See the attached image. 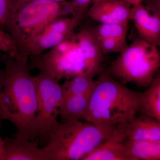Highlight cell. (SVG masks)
Segmentation results:
<instances>
[{"label":"cell","instance_id":"4fadbf2b","mask_svg":"<svg viewBox=\"0 0 160 160\" xmlns=\"http://www.w3.org/2000/svg\"><path fill=\"white\" fill-rule=\"evenodd\" d=\"M6 160H48L35 141L16 137L3 140Z\"/></svg>","mask_w":160,"mask_h":160},{"label":"cell","instance_id":"484cf974","mask_svg":"<svg viewBox=\"0 0 160 160\" xmlns=\"http://www.w3.org/2000/svg\"><path fill=\"white\" fill-rule=\"evenodd\" d=\"M122 1L128 3L132 6H133L138 4H142L144 0H122Z\"/></svg>","mask_w":160,"mask_h":160},{"label":"cell","instance_id":"44dd1931","mask_svg":"<svg viewBox=\"0 0 160 160\" xmlns=\"http://www.w3.org/2000/svg\"><path fill=\"white\" fill-rule=\"evenodd\" d=\"M14 0H0V28L5 30V24Z\"/></svg>","mask_w":160,"mask_h":160},{"label":"cell","instance_id":"7c38bea8","mask_svg":"<svg viewBox=\"0 0 160 160\" xmlns=\"http://www.w3.org/2000/svg\"><path fill=\"white\" fill-rule=\"evenodd\" d=\"M125 139L160 142V121L142 113L122 124Z\"/></svg>","mask_w":160,"mask_h":160},{"label":"cell","instance_id":"30bf717a","mask_svg":"<svg viewBox=\"0 0 160 160\" xmlns=\"http://www.w3.org/2000/svg\"><path fill=\"white\" fill-rule=\"evenodd\" d=\"M131 7L122 0H99L91 5L86 14L101 23H128Z\"/></svg>","mask_w":160,"mask_h":160},{"label":"cell","instance_id":"6da1fadb","mask_svg":"<svg viewBox=\"0 0 160 160\" xmlns=\"http://www.w3.org/2000/svg\"><path fill=\"white\" fill-rule=\"evenodd\" d=\"M29 57L5 54L6 78L0 92V119L8 120L16 128L17 137L35 141L38 137L37 86L29 72Z\"/></svg>","mask_w":160,"mask_h":160},{"label":"cell","instance_id":"8fae6325","mask_svg":"<svg viewBox=\"0 0 160 160\" xmlns=\"http://www.w3.org/2000/svg\"><path fill=\"white\" fill-rule=\"evenodd\" d=\"M122 124L114 126L107 138L82 160H130L124 149Z\"/></svg>","mask_w":160,"mask_h":160},{"label":"cell","instance_id":"2e32d148","mask_svg":"<svg viewBox=\"0 0 160 160\" xmlns=\"http://www.w3.org/2000/svg\"><path fill=\"white\" fill-rule=\"evenodd\" d=\"M147 90L142 93L140 111L160 121V74L156 75Z\"/></svg>","mask_w":160,"mask_h":160},{"label":"cell","instance_id":"5b68a950","mask_svg":"<svg viewBox=\"0 0 160 160\" xmlns=\"http://www.w3.org/2000/svg\"><path fill=\"white\" fill-rule=\"evenodd\" d=\"M78 12L71 1H32L9 10L5 30L16 43L19 54L24 55L27 41L39 29L55 19L77 14Z\"/></svg>","mask_w":160,"mask_h":160},{"label":"cell","instance_id":"8992f818","mask_svg":"<svg viewBox=\"0 0 160 160\" xmlns=\"http://www.w3.org/2000/svg\"><path fill=\"white\" fill-rule=\"evenodd\" d=\"M158 47L140 37L136 38L112 62L109 73L122 82L149 86L160 66Z\"/></svg>","mask_w":160,"mask_h":160},{"label":"cell","instance_id":"9a60e30c","mask_svg":"<svg viewBox=\"0 0 160 160\" xmlns=\"http://www.w3.org/2000/svg\"><path fill=\"white\" fill-rule=\"evenodd\" d=\"M124 146L130 160H160V142L125 139Z\"/></svg>","mask_w":160,"mask_h":160},{"label":"cell","instance_id":"277c9868","mask_svg":"<svg viewBox=\"0 0 160 160\" xmlns=\"http://www.w3.org/2000/svg\"><path fill=\"white\" fill-rule=\"evenodd\" d=\"M113 127L80 120L58 122L47 145L42 148L48 160H82L109 136Z\"/></svg>","mask_w":160,"mask_h":160},{"label":"cell","instance_id":"ba28073f","mask_svg":"<svg viewBox=\"0 0 160 160\" xmlns=\"http://www.w3.org/2000/svg\"><path fill=\"white\" fill-rule=\"evenodd\" d=\"M86 14L82 12L50 21L29 38L24 54L29 58L38 56L62 42L76 31Z\"/></svg>","mask_w":160,"mask_h":160},{"label":"cell","instance_id":"ffe728a7","mask_svg":"<svg viewBox=\"0 0 160 160\" xmlns=\"http://www.w3.org/2000/svg\"><path fill=\"white\" fill-rule=\"evenodd\" d=\"M17 57L19 55L16 43L9 32L0 28V52Z\"/></svg>","mask_w":160,"mask_h":160},{"label":"cell","instance_id":"ac0fdd59","mask_svg":"<svg viewBox=\"0 0 160 160\" xmlns=\"http://www.w3.org/2000/svg\"><path fill=\"white\" fill-rule=\"evenodd\" d=\"M128 23H101L92 28L96 38L126 39Z\"/></svg>","mask_w":160,"mask_h":160},{"label":"cell","instance_id":"5bb4252c","mask_svg":"<svg viewBox=\"0 0 160 160\" xmlns=\"http://www.w3.org/2000/svg\"><path fill=\"white\" fill-rule=\"evenodd\" d=\"M91 93L73 95L62 98L58 114L62 122L77 121L82 118L89 104Z\"/></svg>","mask_w":160,"mask_h":160},{"label":"cell","instance_id":"52a82bcc","mask_svg":"<svg viewBox=\"0 0 160 160\" xmlns=\"http://www.w3.org/2000/svg\"><path fill=\"white\" fill-rule=\"evenodd\" d=\"M37 86L38 137L42 148L49 141V136L58 122L59 108L63 98L62 85L47 72L40 70L35 76Z\"/></svg>","mask_w":160,"mask_h":160},{"label":"cell","instance_id":"d4e9b609","mask_svg":"<svg viewBox=\"0 0 160 160\" xmlns=\"http://www.w3.org/2000/svg\"><path fill=\"white\" fill-rule=\"evenodd\" d=\"M5 78H6V72H5V69H0V92L4 86Z\"/></svg>","mask_w":160,"mask_h":160},{"label":"cell","instance_id":"7a4b0ae2","mask_svg":"<svg viewBox=\"0 0 160 160\" xmlns=\"http://www.w3.org/2000/svg\"><path fill=\"white\" fill-rule=\"evenodd\" d=\"M104 54L92 28L82 26L52 49L30 57L29 66L47 72L59 81L78 76L94 78L104 71Z\"/></svg>","mask_w":160,"mask_h":160},{"label":"cell","instance_id":"cb8c5ba5","mask_svg":"<svg viewBox=\"0 0 160 160\" xmlns=\"http://www.w3.org/2000/svg\"><path fill=\"white\" fill-rule=\"evenodd\" d=\"M0 160H6L5 148L3 140L0 135Z\"/></svg>","mask_w":160,"mask_h":160},{"label":"cell","instance_id":"9c48e42d","mask_svg":"<svg viewBox=\"0 0 160 160\" xmlns=\"http://www.w3.org/2000/svg\"><path fill=\"white\" fill-rule=\"evenodd\" d=\"M130 20L134 23L140 37L160 46V0H152L146 6H132Z\"/></svg>","mask_w":160,"mask_h":160},{"label":"cell","instance_id":"d6986e66","mask_svg":"<svg viewBox=\"0 0 160 160\" xmlns=\"http://www.w3.org/2000/svg\"><path fill=\"white\" fill-rule=\"evenodd\" d=\"M100 49L104 53H120L127 46L126 39L96 38Z\"/></svg>","mask_w":160,"mask_h":160},{"label":"cell","instance_id":"603a6c76","mask_svg":"<svg viewBox=\"0 0 160 160\" xmlns=\"http://www.w3.org/2000/svg\"><path fill=\"white\" fill-rule=\"evenodd\" d=\"M33 1H36V0H14L12 2L10 9L18 8L26 3ZM45 1H52V2H66L68 0H45Z\"/></svg>","mask_w":160,"mask_h":160},{"label":"cell","instance_id":"7402d4cb","mask_svg":"<svg viewBox=\"0 0 160 160\" xmlns=\"http://www.w3.org/2000/svg\"><path fill=\"white\" fill-rule=\"evenodd\" d=\"M99 0H71V2L74 7L81 11H87L90 5Z\"/></svg>","mask_w":160,"mask_h":160},{"label":"cell","instance_id":"3957f363","mask_svg":"<svg viewBox=\"0 0 160 160\" xmlns=\"http://www.w3.org/2000/svg\"><path fill=\"white\" fill-rule=\"evenodd\" d=\"M98 76L83 119L100 127L112 128L136 117L142 93L118 82L109 72L103 71Z\"/></svg>","mask_w":160,"mask_h":160},{"label":"cell","instance_id":"e0dca14e","mask_svg":"<svg viewBox=\"0 0 160 160\" xmlns=\"http://www.w3.org/2000/svg\"><path fill=\"white\" fill-rule=\"evenodd\" d=\"M97 83V80L88 76H78L67 79L62 85L63 98L73 95L91 93Z\"/></svg>","mask_w":160,"mask_h":160}]
</instances>
